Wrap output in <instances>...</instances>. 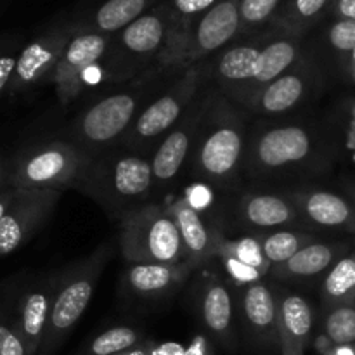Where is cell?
I'll return each mask as SVG.
<instances>
[{"label":"cell","instance_id":"obj_12","mask_svg":"<svg viewBox=\"0 0 355 355\" xmlns=\"http://www.w3.org/2000/svg\"><path fill=\"white\" fill-rule=\"evenodd\" d=\"M194 276L189 288L191 305L205 335L222 349L234 350L239 333L236 290L224 276L205 270L203 267Z\"/></svg>","mask_w":355,"mask_h":355},{"label":"cell","instance_id":"obj_4","mask_svg":"<svg viewBox=\"0 0 355 355\" xmlns=\"http://www.w3.org/2000/svg\"><path fill=\"white\" fill-rule=\"evenodd\" d=\"M175 73L158 69L125 83L118 92L99 97L71 120L66 137L90 156L118 148L130 132L146 104L170 82Z\"/></svg>","mask_w":355,"mask_h":355},{"label":"cell","instance_id":"obj_37","mask_svg":"<svg viewBox=\"0 0 355 355\" xmlns=\"http://www.w3.org/2000/svg\"><path fill=\"white\" fill-rule=\"evenodd\" d=\"M0 355H28L23 338L2 307H0Z\"/></svg>","mask_w":355,"mask_h":355},{"label":"cell","instance_id":"obj_8","mask_svg":"<svg viewBox=\"0 0 355 355\" xmlns=\"http://www.w3.org/2000/svg\"><path fill=\"white\" fill-rule=\"evenodd\" d=\"M92 156L68 139L31 144L10 158L7 186L19 189L80 191Z\"/></svg>","mask_w":355,"mask_h":355},{"label":"cell","instance_id":"obj_10","mask_svg":"<svg viewBox=\"0 0 355 355\" xmlns=\"http://www.w3.org/2000/svg\"><path fill=\"white\" fill-rule=\"evenodd\" d=\"M59 269L17 274L0 283L3 309L26 345L28 355H38L54 304Z\"/></svg>","mask_w":355,"mask_h":355},{"label":"cell","instance_id":"obj_26","mask_svg":"<svg viewBox=\"0 0 355 355\" xmlns=\"http://www.w3.org/2000/svg\"><path fill=\"white\" fill-rule=\"evenodd\" d=\"M166 208L179 227L187 262L196 269L210 263L214 259V222H208L196 205L184 196L175 198Z\"/></svg>","mask_w":355,"mask_h":355},{"label":"cell","instance_id":"obj_33","mask_svg":"<svg viewBox=\"0 0 355 355\" xmlns=\"http://www.w3.org/2000/svg\"><path fill=\"white\" fill-rule=\"evenodd\" d=\"M322 335L331 345H355V304L324 309Z\"/></svg>","mask_w":355,"mask_h":355},{"label":"cell","instance_id":"obj_13","mask_svg":"<svg viewBox=\"0 0 355 355\" xmlns=\"http://www.w3.org/2000/svg\"><path fill=\"white\" fill-rule=\"evenodd\" d=\"M75 35L69 14L55 17L23 45L6 96H19L52 83L55 68Z\"/></svg>","mask_w":355,"mask_h":355},{"label":"cell","instance_id":"obj_49","mask_svg":"<svg viewBox=\"0 0 355 355\" xmlns=\"http://www.w3.org/2000/svg\"><path fill=\"white\" fill-rule=\"evenodd\" d=\"M0 2H2V0H0Z\"/></svg>","mask_w":355,"mask_h":355},{"label":"cell","instance_id":"obj_22","mask_svg":"<svg viewBox=\"0 0 355 355\" xmlns=\"http://www.w3.org/2000/svg\"><path fill=\"white\" fill-rule=\"evenodd\" d=\"M234 210L239 224L253 234L304 227L300 214L286 189H246L239 194Z\"/></svg>","mask_w":355,"mask_h":355},{"label":"cell","instance_id":"obj_35","mask_svg":"<svg viewBox=\"0 0 355 355\" xmlns=\"http://www.w3.org/2000/svg\"><path fill=\"white\" fill-rule=\"evenodd\" d=\"M218 0H162V7L172 17L184 45L191 26L211 9Z\"/></svg>","mask_w":355,"mask_h":355},{"label":"cell","instance_id":"obj_16","mask_svg":"<svg viewBox=\"0 0 355 355\" xmlns=\"http://www.w3.org/2000/svg\"><path fill=\"white\" fill-rule=\"evenodd\" d=\"M62 191L19 189L0 222V257L10 255L26 245L54 214Z\"/></svg>","mask_w":355,"mask_h":355},{"label":"cell","instance_id":"obj_46","mask_svg":"<svg viewBox=\"0 0 355 355\" xmlns=\"http://www.w3.org/2000/svg\"><path fill=\"white\" fill-rule=\"evenodd\" d=\"M118 355H149V338L146 340L142 345H139V347H135V349H130V350H127V352L118 354Z\"/></svg>","mask_w":355,"mask_h":355},{"label":"cell","instance_id":"obj_27","mask_svg":"<svg viewBox=\"0 0 355 355\" xmlns=\"http://www.w3.org/2000/svg\"><path fill=\"white\" fill-rule=\"evenodd\" d=\"M305 42L329 75H340L355 49V23L328 17L305 37Z\"/></svg>","mask_w":355,"mask_h":355},{"label":"cell","instance_id":"obj_11","mask_svg":"<svg viewBox=\"0 0 355 355\" xmlns=\"http://www.w3.org/2000/svg\"><path fill=\"white\" fill-rule=\"evenodd\" d=\"M328 76L324 64L305 42L298 61L260 90L246 106V111L263 118L288 116L315 99L324 89Z\"/></svg>","mask_w":355,"mask_h":355},{"label":"cell","instance_id":"obj_43","mask_svg":"<svg viewBox=\"0 0 355 355\" xmlns=\"http://www.w3.org/2000/svg\"><path fill=\"white\" fill-rule=\"evenodd\" d=\"M340 75H342V78L345 80L347 83H355V49L352 54H350V58L347 59L345 66H343Z\"/></svg>","mask_w":355,"mask_h":355},{"label":"cell","instance_id":"obj_15","mask_svg":"<svg viewBox=\"0 0 355 355\" xmlns=\"http://www.w3.org/2000/svg\"><path fill=\"white\" fill-rule=\"evenodd\" d=\"M266 40L267 30L252 37L236 38L207 61L211 85L241 107L259 68Z\"/></svg>","mask_w":355,"mask_h":355},{"label":"cell","instance_id":"obj_30","mask_svg":"<svg viewBox=\"0 0 355 355\" xmlns=\"http://www.w3.org/2000/svg\"><path fill=\"white\" fill-rule=\"evenodd\" d=\"M257 236H259L263 255L269 260L270 267L288 262L300 250L319 239V234L305 227L276 229V231L259 232Z\"/></svg>","mask_w":355,"mask_h":355},{"label":"cell","instance_id":"obj_41","mask_svg":"<svg viewBox=\"0 0 355 355\" xmlns=\"http://www.w3.org/2000/svg\"><path fill=\"white\" fill-rule=\"evenodd\" d=\"M343 113H345V130L349 144L355 146V99L347 101L343 104Z\"/></svg>","mask_w":355,"mask_h":355},{"label":"cell","instance_id":"obj_17","mask_svg":"<svg viewBox=\"0 0 355 355\" xmlns=\"http://www.w3.org/2000/svg\"><path fill=\"white\" fill-rule=\"evenodd\" d=\"M239 3L241 0H218L191 26L175 71H182L196 62L208 61L238 38Z\"/></svg>","mask_w":355,"mask_h":355},{"label":"cell","instance_id":"obj_45","mask_svg":"<svg viewBox=\"0 0 355 355\" xmlns=\"http://www.w3.org/2000/svg\"><path fill=\"white\" fill-rule=\"evenodd\" d=\"M9 163L10 159H6L0 156V187L7 186V175H9Z\"/></svg>","mask_w":355,"mask_h":355},{"label":"cell","instance_id":"obj_21","mask_svg":"<svg viewBox=\"0 0 355 355\" xmlns=\"http://www.w3.org/2000/svg\"><path fill=\"white\" fill-rule=\"evenodd\" d=\"M286 193L293 200L304 227L355 232V205L349 198L311 184H297L288 187Z\"/></svg>","mask_w":355,"mask_h":355},{"label":"cell","instance_id":"obj_34","mask_svg":"<svg viewBox=\"0 0 355 355\" xmlns=\"http://www.w3.org/2000/svg\"><path fill=\"white\" fill-rule=\"evenodd\" d=\"M283 0H241L238 38L252 37L267 30Z\"/></svg>","mask_w":355,"mask_h":355},{"label":"cell","instance_id":"obj_44","mask_svg":"<svg viewBox=\"0 0 355 355\" xmlns=\"http://www.w3.org/2000/svg\"><path fill=\"white\" fill-rule=\"evenodd\" d=\"M322 355H355V345H333Z\"/></svg>","mask_w":355,"mask_h":355},{"label":"cell","instance_id":"obj_39","mask_svg":"<svg viewBox=\"0 0 355 355\" xmlns=\"http://www.w3.org/2000/svg\"><path fill=\"white\" fill-rule=\"evenodd\" d=\"M186 345L179 342H156L149 338V355H184Z\"/></svg>","mask_w":355,"mask_h":355},{"label":"cell","instance_id":"obj_40","mask_svg":"<svg viewBox=\"0 0 355 355\" xmlns=\"http://www.w3.org/2000/svg\"><path fill=\"white\" fill-rule=\"evenodd\" d=\"M328 17L354 21L355 23V0H335Z\"/></svg>","mask_w":355,"mask_h":355},{"label":"cell","instance_id":"obj_32","mask_svg":"<svg viewBox=\"0 0 355 355\" xmlns=\"http://www.w3.org/2000/svg\"><path fill=\"white\" fill-rule=\"evenodd\" d=\"M146 340L144 331L134 326H111L92 336L78 355H118L142 345Z\"/></svg>","mask_w":355,"mask_h":355},{"label":"cell","instance_id":"obj_38","mask_svg":"<svg viewBox=\"0 0 355 355\" xmlns=\"http://www.w3.org/2000/svg\"><path fill=\"white\" fill-rule=\"evenodd\" d=\"M184 355H215L214 342L210 340V336H207L205 333H198L191 338V342L186 345V352Z\"/></svg>","mask_w":355,"mask_h":355},{"label":"cell","instance_id":"obj_18","mask_svg":"<svg viewBox=\"0 0 355 355\" xmlns=\"http://www.w3.org/2000/svg\"><path fill=\"white\" fill-rule=\"evenodd\" d=\"M238 297L239 331L246 342L266 354H281L277 302L269 279L236 290Z\"/></svg>","mask_w":355,"mask_h":355},{"label":"cell","instance_id":"obj_14","mask_svg":"<svg viewBox=\"0 0 355 355\" xmlns=\"http://www.w3.org/2000/svg\"><path fill=\"white\" fill-rule=\"evenodd\" d=\"M211 82L205 87L196 97L189 110L186 111L179 123L165 135L158 148L151 155L153 175H155L156 196L166 193L172 186H175L184 172L189 168L191 156L203 125L205 113H207L208 99H210Z\"/></svg>","mask_w":355,"mask_h":355},{"label":"cell","instance_id":"obj_9","mask_svg":"<svg viewBox=\"0 0 355 355\" xmlns=\"http://www.w3.org/2000/svg\"><path fill=\"white\" fill-rule=\"evenodd\" d=\"M118 248L123 262L186 263L179 227L166 205L149 201L118 220ZM189 263V262H187Z\"/></svg>","mask_w":355,"mask_h":355},{"label":"cell","instance_id":"obj_48","mask_svg":"<svg viewBox=\"0 0 355 355\" xmlns=\"http://www.w3.org/2000/svg\"><path fill=\"white\" fill-rule=\"evenodd\" d=\"M2 7H3V6H2V2H0V12H2Z\"/></svg>","mask_w":355,"mask_h":355},{"label":"cell","instance_id":"obj_36","mask_svg":"<svg viewBox=\"0 0 355 355\" xmlns=\"http://www.w3.org/2000/svg\"><path fill=\"white\" fill-rule=\"evenodd\" d=\"M23 45L24 44L19 35L0 37V97L6 96L7 89H9L10 78L14 75Z\"/></svg>","mask_w":355,"mask_h":355},{"label":"cell","instance_id":"obj_7","mask_svg":"<svg viewBox=\"0 0 355 355\" xmlns=\"http://www.w3.org/2000/svg\"><path fill=\"white\" fill-rule=\"evenodd\" d=\"M210 83L208 62H196L175 73L170 82L146 104L144 110L125 135L120 148L141 153L151 158L165 135L175 127L196 101L201 90Z\"/></svg>","mask_w":355,"mask_h":355},{"label":"cell","instance_id":"obj_29","mask_svg":"<svg viewBox=\"0 0 355 355\" xmlns=\"http://www.w3.org/2000/svg\"><path fill=\"white\" fill-rule=\"evenodd\" d=\"M217 255L231 257L236 262L259 270L266 277L270 270V263L263 255L259 236L253 234V232L231 238L217 224H214V257Z\"/></svg>","mask_w":355,"mask_h":355},{"label":"cell","instance_id":"obj_6","mask_svg":"<svg viewBox=\"0 0 355 355\" xmlns=\"http://www.w3.org/2000/svg\"><path fill=\"white\" fill-rule=\"evenodd\" d=\"M113 253V245L103 243L87 257L59 269L54 304L38 355H54L71 335L85 314Z\"/></svg>","mask_w":355,"mask_h":355},{"label":"cell","instance_id":"obj_31","mask_svg":"<svg viewBox=\"0 0 355 355\" xmlns=\"http://www.w3.org/2000/svg\"><path fill=\"white\" fill-rule=\"evenodd\" d=\"M321 304L324 309L355 304V250L343 255L321 283Z\"/></svg>","mask_w":355,"mask_h":355},{"label":"cell","instance_id":"obj_42","mask_svg":"<svg viewBox=\"0 0 355 355\" xmlns=\"http://www.w3.org/2000/svg\"><path fill=\"white\" fill-rule=\"evenodd\" d=\"M16 193H17V187H12V186L0 187V222H2V218L6 217L10 205H12L14 198H16Z\"/></svg>","mask_w":355,"mask_h":355},{"label":"cell","instance_id":"obj_25","mask_svg":"<svg viewBox=\"0 0 355 355\" xmlns=\"http://www.w3.org/2000/svg\"><path fill=\"white\" fill-rule=\"evenodd\" d=\"M349 252L350 248L347 243L318 239L300 250L288 262L270 267L267 279L272 283L286 284V286L311 284L318 279H324V276L335 267V263Z\"/></svg>","mask_w":355,"mask_h":355},{"label":"cell","instance_id":"obj_28","mask_svg":"<svg viewBox=\"0 0 355 355\" xmlns=\"http://www.w3.org/2000/svg\"><path fill=\"white\" fill-rule=\"evenodd\" d=\"M335 0H283L269 28L307 37L328 19Z\"/></svg>","mask_w":355,"mask_h":355},{"label":"cell","instance_id":"obj_3","mask_svg":"<svg viewBox=\"0 0 355 355\" xmlns=\"http://www.w3.org/2000/svg\"><path fill=\"white\" fill-rule=\"evenodd\" d=\"M184 42L162 3L146 12L118 33L97 69L110 83H128L148 71H175Z\"/></svg>","mask_w":355,"mask_h":355},{"label":"cell","instance_id":"obj_2","mask_svg":"<svg viewBox=\"0 0 355 355\" xmlns=\"http://www.w3.org/2000/svg\"><path fill=\"white\" fill-rule=\"evenodd\" d=\"M248 114L211 85L207 113L187 168L194 180L224 193L238 189L245 179Z\"/></svg>","mask_w":355,"mask_h":355},{"label":"cell","instance_id":"obj_5","mask_svg":"<svg viewBox=\"0 0 355 355\" xmlns=\"http://www.w3.org/2000/svg\"><path fill=\"white\" fill-rule=\"evenodd\" d=\"M78 193L99 205L107 217L120 220L156 196L151 158L120 146L92 156Z\"/></svg>","mask_w":355,"mask_h":355},{"label":"cell","instance_id":"obj_24","mask_svg":"<svg viewBox=\"0 0 355 355\" xmlns=\"http://www.w3.org/2000/svg\"><path fill=\"white\" fill-rule=\"evenodd\" d=\"M162 0H90L69 12L73 30L114 35L155 9Z\"/></svg>","mask_w":355,"mask_h":355},{"label":"cell","instance_id":"obj_1","mask_svg":"<svg viewBox=\"0 0 355 355\" xmlns=\"http://www.w3.org/2000/svg\"><path fill=\"white\" fill-rule=\"evenodd\" d=\"M331 141L304 118H269L250 127L243 175L255 184L309 179L331 166Z\"/></svg>","mask_w":355,"mask_h":355},{"label":"cell","instance_id":"obj_23","mask_svg":"<svg viewBox=\"0 0 355 355\" xmlns=\"http://www.w3.org/2000/svg\"><path fill=\"white\" fill-rule=\"evenodd\" d=\"M272 288L277 302L281 355H304L314 335V305L304 293L286 284L272 283Z\"/></svg>","mask_w":355,"mask_h":355},{"label":"cell","instance_id":"obj_20","mask_svg":"<svg viewBox=\"0 0 355 355\" xmlns=\"http://www.w3.org/2000/svg\"><path fill=\"white\" fill-rule=\"evenodd\" d=\"M196 270L187 262L179 266L125 262L120 274V293L132 304H159L179 293Z\"/></svg>","mask_w":355,"mask_h":355},{"label":"cell","instance_id":"obj_47","mask_svg":"<svg viewBox=\"0 0 355 355\" xmlns=\"http://www.w3.org/2000/svg\"><path fill=\"white\" fill-rule=\"evenodd\" d=\"M350 196H352V203L355 205V189L350 191Z\"/></svg>","mask_w":355,"mask_h":355},{"label":"cell","instance_id":"obj_19","mask_svg":"<svg viewBox=\"0 0 355 355\" xmlns=\"http://www.w3.org/2000/svg\"><path fill=\"white\" fill-rule=\"evenodd\" d=\"M110 44L111 35L75 31L52 78L55 97L61 106L66 107L78 99L85 85V75L103 61Z\"/></svg>","mask_w":355,"mask_h":355}]
</instances>
